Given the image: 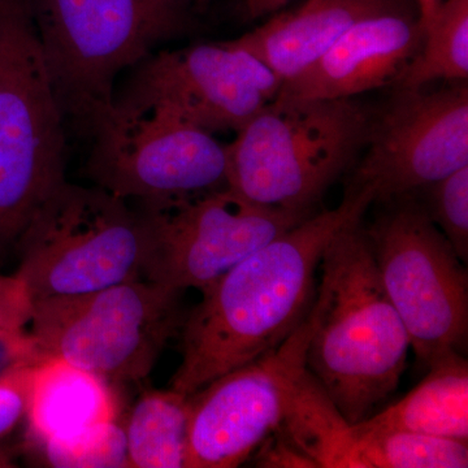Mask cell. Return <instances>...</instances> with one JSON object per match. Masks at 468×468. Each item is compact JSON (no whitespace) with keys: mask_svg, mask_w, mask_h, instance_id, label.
Wrapping results in <instances>:
<instances>
[{"mask_svg":"<svg viewBox=\"0 0 468 468\" xmlns=\"http://www.w3.org/2000/svg\"><path fill=\"white\" fill-rule=\"evenodd\" d=\"M374 197L350 187L338 207L315 212L230 268L186 311L171 389L192 394L275 349L306 318L326 246L365 217Z\"/></svg>","mask_w":468,"mask_h":468,"instance_id":"obj_1","label":"cell"},{"mask_svg":"<svg viewBox=\"0 0 468 468\" xmlns=\"http://www.w3.org/2000/svg\"><path fill=\"white\" fill-rule=\"evenodd\" d=\"M362 220L341 228L323 254L306 353V368L351 424L365 420L396 392L411 349Z\"/></svg>","mask_w":468,"mask_h":468,"instance_id":"obj_2","label":"cell"},{"mask_svg":"<svg viewBox=\"0 0 468 468\" xmlns=\"http://www.w3.org/2000/svg\"><path fill=\"white\" fill-rule=\"evenodd\" d=\"M58 104L92 134L112 112L116 80L196 27L190 0H32Z\"/></svg>","mask_w":468,"mask_h":468,"instance_id":"obj_3","label":"cell"},{"mask_svg":"<svg viewBox=\"0 0 468 468\" xmlns=\"http://www.w3.org/2000/svg\"><path fill=\"white\" fill-rule=\"evenodd\" d=\"M371 115L356 98H275L236 133L227 149V183L264 207L310 217L358 159Z\"/></svg>","mask_w":468,"mask_h":468,"instance_id":"obj_4","label":"cell"},{"mask_svg":"<svg viewBox=\"0 0 468 468\" xmlns=\"http://www.w3.org/2000/svg\"><path fill=\"white\" fill-rule=\"evenodd\" d=\"M184 291L140 279L33 302L21 363L61 362L106 383H140L180 334Z\"/></svg>","mask_w":468,"mask_h":468,"instance_id":"obj_5","label":"cell"},{"mask_svg":"<svg viewBox=\"0 0 468 468\" xmlns=\"http://www.w3.org/2000/svg\"><path fill=\"white\" fill-rule=\"evenodd\" d=\"M66 122L32 0H0V257L67 180Z\"/></svg>","mask_w":468,"mask_h":468,"instance_id":"obj_6","label":"cell"},{"mask_svg":"<svg viewBox=\"0 0 468 468\" xmlns=\"http://www.w3.org/2000/svg\"><path fill=\"white\" fill-rule=\"evenodd\" d=\"M149 232L141 212L100 186L64 181L34 212L16 250L32 302L143 279Z\"/></svg>","mask_w":468,"mask_h":468,"instance_id":"obj_7","label":"cell"},{"mask_svg":"<svg viewBox=\"0 0 468 468\" xmlns=\"http://www.w3.org/2000/svg\"><path fill=\"white\" fill-rule=\"evenodd\" d=\"M369 228L372 257L419 362L466 350L468 276L463 261L414 194L390 199Z\"/></svg>","mask_w":468,"mask_h":468,"instance_id":"obj_8","label":"cell"},{"mask_svg":"<svg viewBox=\"0 0 468 468\" xmlns=\"http://www.w3.org/2000/svg\"><path fill=\"white\" fill-rule=\"evenodd\" d=\"M132 203L149 232L143 279L184 292L206 291L251 252L309 218L257 205L229 186Z\"/></svg>","mask_w":468,"mask_h":468,"instance_id":"obj_9","label":"cell"},{"mask_svg":"<svg viewBox=\"0 0 468 468\" xmlns=\"http://www.w3.org/2000/svg\"><path fill=\"white\" fill-rule=\"evenodd\" d=\"M282 80L229 43H202L151 54L129 69L113 109L160 111L208 133L239 132L275 101Z\"/></svg>","mask_w":468,"mask_h":468,"instance_id":"obj_10","label":"cell"},{"mask_svg":"<svg viewBox=\"0 0 468 468\" xmlns=\"http://www.w3.org/2000/svg\"><path fill=\"white\" fill-rule=\"evenodd\" d=\"M90 138L86 175L125 201L228 186L226 144L169 113L112 109Z\"/></svg>","mask_w":468,"mask_h":468,"instance_id":"obj_11","label":"cell"},{"mask_svg":"<svg viewBox=\"0 0 468 468\" xmlns=\"http://www.w3.org/2000/svg\"><path fill=\"white\" fill-rule=\"evenodd\" d=\"M315 304L275 349L189 394L185 468H234L250 460L284 417L294 381L306 368Z\"/></svg>","mask_w":468,"mask_h":468,"instance_id":"obj_12","label":"cell"},{"mask_svg":"<svg viewBox=\"0 0 468 468\" xmlns=\"http://www.w3.org/2000/svg\"><path fill=\"white\" fill-rule=\"evenodd\" d=\"M371 117L366 153L349 186L388 202L468 165V86L396 89Z\"/></svg>","mask_w":468,"mask_h":468,"instance_id":"obj_13","label":"cell"},{"mask_svg":"<svg viewBox=\"0 0 468 468\" xmlns=\"http://www.w3.org/2000/svg\"><path fill=\"white\" fill-rule=\"evenodd\" d=\"M424 27L415 0L363 18L297 79L282 85L284 101L350 100L394 86L417 57Z\"/></svg>","mask_w":468,"mask_h":468,"instance_id":"obj_14","label":"cell"},{"mask_svg":"<svg viewBox=\"0 0 468 468\" xmlns=\"http://www.w3.org/2000/svg\"><path fill=\"white\" fill-rule=\"evenodd\" d=\"M408 2L304 0L227 42L260 58L285 84L310 69L358 21Z\"/></svg>","mask_w":468,"mask_h":468,"instance_id":"obj_15","label":"cell"},{"mask_svg":"<svg viewBox=\"0 0 468 468\" xmlns=\"http://www.w3.org/2000/svg\"><path fill=\"white\" fill-rule=\"evenodd\" d=\"M30 366L27 414L37 442L116 420L115 397L101 378L61 362Z\"/></svg>","mask_w":468,"mask_h":468,"instance_id":"obj_16","label":"cell"},{"mask_svg":"<svg viewBox=\"0 0 468 468\" xmlns=\"http://www.w3.org/2000/svg\"><path fill=\"white\" fill-rule=\"evenodd\" d=\"M369 430L405 431L468 441V363L451 353L430 366V372L401 401L359 421Z\"/></svg>","mask_w":468,"mask_h":468,"instance_id":"obj_17","label":"cell"},{"mask_svg":"<svg viewBox=\"0 0 468 468\" xmlns=\"http://www.w3.org/2000/svg\"><path fill=\"white\" fill-rule=\"evenodd\" d=\"M276 431L315 468H363L353 424L307 368L294 381Z\"/></svg>","mask_w":468,"mask_h":468,"instance_id":"obj_18","label":"cell"},{"mask_svg":"<svg viewBox=\"0 0 468 468\" xmlns=\"http://www.w3.org/2000/svg\"><path fill=\"white\" fill-rule=\"evenodd\" d=\"M189 396L177 390H149L132 409L124 428L126 467L185 468Z\"/></svg>","mask_w":468,"mask_h":468,"instance_id":"obj_19","label":"cell"},{"mask_svg":"<svg viewBox=\"0 0 468 468\" xmlns=\"http://www.w3.org/2000/svg\"><path fill=\"white\" fill-rule=\"evenodd\" d=\"M467 79L468 0H442L424 27L420 50L394 88L420 89Z\"/></svg>","mask_w":468,"mask_h":468,"instance_id":"obj_20","label":"cell"},{"mask_svg":"<svg viewBox=\"0 0 468 468\" xmlns=\"http://www.w3.org/2000/svg\"><path fill=\"white\" fill-rule=\"evenodd\" d=\"M363 468H466L467 442L353 424Z\"/></svg>","mask_w":468,"mask_h":468,"instance_id":"obj_21","label":"cell"},{"mask_svg":"<svg viewBox=\"0 0 468 468\" xmlns=\"http://www.w3.org/2000/svg\"><path fill=\"white\" fill-rule=\"evenodd\" d=\"M54 467H126L124 428L116 420L41 442Z\"/></svg>","mask_w":468,"mask_h":468,"instance_id":"obj_22","label":"cell"},{"mask_svg":"<svg viewBox=\"0 0 468 468\" xmlns=\"http://www.w3.org/2000/svg\"><path fill=\"white\" fill-rule=\"evenodd\" d=\"M428 217L464 264L468 260V165L415 192Z\"/></svg>","mask_w":468,"mask_h":468,"instance_id":"obj_23","label":"cell"},{"mask_svg":"<svg viewBox=\"0 0 468 468\" xmlns=\"http://www.w3.org/2000/svg\"><path fill=\"white\" fill-rule=\"evenodd\" d=\"M33 302L23 280L0 273V334L20 338L32 318Z\"/></svg>","mask_w":468,"mask_h":468,"instance_id":"obj_24","label":"cell"},{"mask_svg":"<svg viewBox=\"0 0 468 468\" xmlns=\"http://www.w3.org/2000/svg\"><path fill=\"white\" fill-rule=\"evenodd\" d=\"M32 366L16 365L0 378V436L5 435L27 414Z\"/></svg>","mask_w":468,"mask_h":468,"instance_id":"obj_25","label":"cell"},{"mask_svg":"<svg viewBox=\"0 0 468 468\" xmlns=\"http://www.w3.org/2000/svg\"><path fill=\"white\" fill-rule=\"evenodd\" d=\"M258 467L315 468V464L298 452L282 433H271L252 457Z\"/></svg>","mask_w":468,"mask_h":468,"instance_id":"obj_26","label":"cell"},{"mask_svg":"<svg viewBox=\"0 0 468 468\" xmlns=\"http://www.w3.org/2000/svg\"><path fill=\"white\" fill-rule=\"evenodd\" d=\"M292 0H241V15L246 21H257L282 11Z\"/></svg>","mask_w":468,"mask_h":468,"instance_id":"obj_27","label":"cell"},{"mask_svg":"<svg viewBox=\"0 0 468 468\" xmlns=\"http://www.w3.org/2000/svg\"><path fill=\"white\" fill-rule=\"evenodd\" d=\"M415 2H417L419 14H420L421 24H423L424 27L431 16L430 0H415Z\"/></svg>","mask_w":468,"mask_h":468,"instance_id":"obj_28","label":"cell"},{"mask_svg":"<svg viewBox=\"0 0 468 468\" xmlns=\"http://www.w3.org/2000/svg\"><path fill=\"white\" fill-rule=\"evenodd\" d=\"M442 0H430V11H431V17L433 16V14H435L436 9L439 8V5H441ZM428 20V21H430ZM426 27V26H424Z\"/></svg>","mask_w":468,"mask_h":468,"instance_id":"obj_29","label":"cell"},{"mask_svg":"<svg viewBox=\"0 0 468 468\" xmlns=\"http://www.w3.org/2000/svg\"><path fill=\"white\" fill-rule=\"evenodd\" d=\"M24 337H26V335H24ZM24 337L14 338V337H9V335L0 334V340L8 341V343H12V344L21 343V341L24 340Z\"/></svg>","mask_w":468,"mask_h":468,"instance_id":"obj_30","label":"cell"},{"mask_svg":"<svg viewBox=\"0 0 468 468\" xmlns=\"http://www.w3.org/2000/svg\"><path fill=\"white\" fill-rule=\"evenodd\" d=\"M196 7H202V5H207L209 0H190Z\"/></svg>","mask_w":468,"mask_h":468,"instance_id":"obj_31","label":"cell"}]
</instances>
